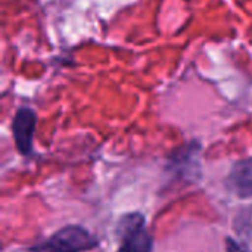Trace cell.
I'll return each instance as SVG.
<instances>
[{
	"label": "cell",
	"mask_w": 252,
	"mask_h": 252,
	"mask_svg": "<svg viewBox=\"0 0 252 252\" xmlns=\"http://www.w3.org/2000/svg\"><path fill=\"white\" fill-rule=\"evenodd\" d=\"M235 224H238L239 235L252 242V210H247L244 214H241L238 217V223L235 221Z\"/></svg>",
	"instance_id": "6"
},
{
	"label": "cell",
	"mask_w": 252,
	"mask_h": 252,
	"mask_svg": "<svg viewBox=\"0 0 252 252\" xmlns=\"http://www.w3.org/2000/svg\"><path fill=\"white\" fill-rule=\"evenodd\" d=\"M198 154L199 145H186L170 157V168L190 176L192 171H198Z\"/></svg>",
	"instance_id": "5"
},
{
	"label": "cell",
	"mask_w": 252,
	"mask_h": 252,
	"mask_svg": "<svg viewBox=\"0 0 252 252\" xmlns=\"http://www.w3.org/2000/svg\"><path fill=\"white\" fill-rule=\"evenodd\" d=\"M120 248L117 252H152L154 238L146 229L145 217L140 213L124 216L117 227Z\"/></svg>",
	"instance_id": "2"
},
{
	"label": "cell",
	"mask_w": 252,
	"mask_h": 252,
	"mask_svg": "<svg viewBox=\"0 0 252 252\" xmlns=\"http://www.w3.org/2000/svg\"><path fill=\"white\" fill-rule=\"evenodd\" d=\"M37 117L30 108H19L12 121V133L18 152L24 157L32 154V137Z\"/></svg>",
	"instance_id": "3"
},
{
	"label": "cell",
	"mask_w": 252,
	"mask_h": 252,
	"mask_svg": "<svg viewBox=\"0 0 252 252\" xmlns=\"http://www.w3.org/2000/svg\"><path fill=\"white\" fill-rule=\"evenodd\" d=\"M226 251L227 252H250L245 247H242L239 242H236L235 239L232 238H227L226 239Z\"/></svg>",
	"instance_id": "7"
},
{
	"label": "cell",
	"mask_w": 252,
	"mask_h": 252,
	"mask_svg": "<svg viewBox=\"0 0 252 252\" xmlns=\"http://www.w3.org/2000/svg\"><path fill=\"white\" fill-rule=\"evenodd\" d=\"M97 238L83 226H66L47 241L21 252H87L97 247Z\"/></svg>",
	"instance_id": "1"
},
{
	"label": "cell",
	"mask_w": 252,
	"mask_h": 252,
	"mask_svg": "<svg viewBox=\"0 0 252 252\" xmlns=\"http://www.w3.org/2000/svg\"><path fill=\"white\" fill-rule=\"evenodd\" d=\"M227 188L241 199L252 198V158L233 164L227 177Z\"/></svg>",
	"instance_id": "4"
}]
</instances>
